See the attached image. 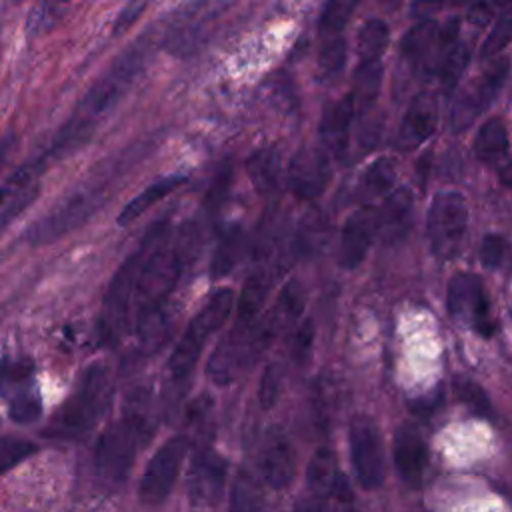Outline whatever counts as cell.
Listing matches in <instances>:
<instances>
[{
	"label": "cell",
	"mask_w": 512,
	"mask_h": 512,
	"mask_svg": "<svg viewBox=\"0 0 512 512\" xmlns=\"http://www.w3.org/2000/svg\"><path fill=\"white\" fill-rule=\"evenodd\" d=\"M512 40V14H504L498 18V22L492 26L490 34L482 42L480 56L486 60L496 58Z\"/></svg>",
	"instance_id": "d590c367"
},
{
	"label": "cell",
	"mask_w": 512,
	"mask_h": 512,
	"mask_svg": "<svg viewBox=\"0 0 512 512\" xmlns=\"http://www.w3.org/2000/svg\"><path fill=\"white\" fill-rule=\"evenodd\" d=\"M252 184L260 194H270L280 184V158L274 150L262 148L254 152L246 162Z\"/></svg>",
	"instance_id": "cb8c5ba5"
},
{
	"label": "cell",
	"mask_w": 512,
	"mask_h": 512,
	"mask_svg": "<svg viewBox=\"0 0 512 512\" xmlns=\"http://www.w3.org/2000/svg\"><path fill=\"white\" fill-rule=\"evenodd\" d=\"M294 512H328L324 498L320 496H308V498H300L294 506Z\"/></svg>",
	"instance_id": "f6af8a7d"
},
{
	"label": "cell",
	"mask_w": 512,
	"mask_h": 512,
	"mask_svg": "<svg viewBox=\"0 0 512 512\" xmlns=\"http://www.w3.org/2000/svg\"><path fill=\"white\" fill-rule=\"evenodd\" d=\"M346 62V42L340 38V34L324 36L320 54H318V68L324 76H334L342 70Z\"/></svg>",
	"instance_id": "e575fe53"
},
{
	"label": "cell",
	"mask_w": 512,
	"mask_h": 512,
	"mask_svg": "<svg viewBox=\"0 0 512 512\" xmlns=\"http://www.w3.org/2000/svg\"><path fill=\"white\" fill-rule=\"evenodd\" d=\"M224 478H226V460L218 452L210 448H202L194 456L188 472L190 498L196 504H204V506L214 504L220 498Z\"/></svg>",
	"instance_id": "4fadbf2b"
},
{
	"label": "cell",
	"mask_w": 512,
	"mask_h": 512,
	"mask_svg": "<svg viewBox=\"0 0 512 512\" xmlns=\"http://www.w3.org/2000/svg\"><path fill=\"white\" fill-rule=\"evenodd\" d=\"M442 42V32H440V26L436 24V20L432 18H424L422 22H418L414 28H410L406 32V36L402 38V54L404 58H408L412 64H422L426 62L428 58L434 56V68H436V52L434 48L440 46Z\"/></svg>",
	"instance_id": "ffe728a7"
},
{
	"label": "cell",
	"mask_w": 512,
	"mask_h": 512,
	"mask_svg": "<svg viewBox=\"0 0 512 512\" xmlns=\"http://www.w3.org/2000/svg\"><path fill=\"white\" fill-rule=\"evenodd\" d=\"M302 304H304V294H302V288L298 282H286L280 296H278V302H276V310L278 314L286 320V322H292L300 316L302 312Z\"/></svg>",
	"instance_id": "f35d334b"
},
{
	"label": "cell",
	"mask_w": 512,
	"mask_h": 512,
	"mask_svg": "<svg viewBox=\"0 0 512 512\" xmlns=\"http://www.w3.org/2000/svg\"><path fill=\"white\" fill-rule=\"evenodd\" d=\"M340 474L336 468L334 454L328 448H318L306 468V482L314 496L328 498L336 492Z\"/></svg>",
	"instance_id": "7402d4cb"
},
{
	"label": "cell",
	"mask_w": 512,
	"mask_h": 512,
	"mask_svg": "<svg viewBox=\"0 0 512 512\" xmlns=\"http://www.w3.org/2000/svg\"><path fill=\"white\" fill-rule=\"evenodd\" d=\"M148 424L136 414L114 420L94 446V470L106 484H120L130 474L138 452L146 444Z\"/></svg>",
	"instance_id": "277c9868"
},
{
	"label": "cell",
	"mask_w": 512,
	"mask_h": 512,
	"mask_svg": "<svg viewBox=\"0 0 512 512\" xmlns=\"http://www.w3.org/2000/svg\"><path fill=\"white\" fill-rule=\"evenodd\" d=\"M508 152V130L500 118H488L474 136V154L486 164L500 162Z\"/></svg>",
	"instance_id": "603a6c76"
},
{
	"label": "cell",
	"mask_w": 512,
	"mask_h": 512,
	"mask_svg": "<svg viewBox=\"0 0 512 512\" xmlns=\"http://www.w3.org/2000/svg\"><path fill=\"white\" fill-rule=\"evenodd\" d=\"M48 158L44 154H40L38 158L22 164L12 176H8L2 184H0V208H4L6 204H10L14 198H18L20 194H24L26 190L38 186V178L40 174L46 170L48 166Z\"/></svg>",
	"instance_id": "d4e9b609"
},
{
	"label": "cell",
	"mask_w": 512,
	"mask_h": 512,
	"mask_svg": "<svg viewBox=\"0 0 512 512\" xmlns=\"http://www.w3.org/2000/svg\"><path fill=\"white\" fill-rule=\"evenodd\" d=\"M462 2L466 0H414V12L420 16H428L438 8H444L448 4H462Z\"/></svg>",
	"instance_id": "ee69618b"
},
{
	"label": "cell",
	"mask_w": 512,
	"mask_h": 512,
	"mask_svg": "<svg viewBox=\"0 0 512 512\" xmlns=\"http://www.w3.org/2000/svg\"><path fill=\"white\" fill-rule=\"evenodd\" d=\"M438 124V100L432 92L422 90L418 92L400 122L398 130V146L402 150H412L428 140Z\"/></svg>",
	"instance_id": "9a60e30c"
},
{
	"label": "cell",
	"mask_w": 512,
	"mask_h": 512,
	"mask_svg": "<svg viewBox=\"0 0 512 512\" xmlns=\"http://www.w3.org/2000/svg\"><path fill=\"white\" fill-rule=\"evenodd\" d=\"M350 460L358 482L374 490L384 480V450L378 428L368 420H356L350 428Z\"/></svg>",
	"instance_id": "30bf717a"
},
{
	"label": "cell",
	"mask_w": 512,
	"mask_h": 512,
	"mask_svg": "<svg viewBox=\"0 0 512 512\" xmlns=\"http://www.w3.org/2000/svg\"><path fill=\"white\" fill-rule=\"evenodd\" d=\"M270 280L264 272H254L244 282L242 294L238 298V322L236 324H252L256 320V314L260 312L266 294H268Z\"/></svg>",
	"instance_id": "4316f807"
},
{
	"label": "cell",
	"mask_w": 512,
	"mask_h": 512,
	"mask_svg": "<svg viewBox=\"0 0 512 512\" xmlns=\"http://www.w3.org/2000/svg\"><path fill=\"white\" fill-rule=\"evenodd\" d=\"M136 160H130L128 156H122L110 164L106 170H98L90 180L80 184L72 194H68L50 214H46L42 220H38L30 232L28 240L32 244H44L52 242L54 238L68 234L72 228L82 224L98 206L104 202L110 186L114 184L116 178H120L130 164Z\"/></svg>",
	"instance_id": "3957f363"
},
{
	"label": "cell",
	"mask_w": 512,
	"mask_h": 512,
	"mask_svg": "<svg viewBox=\"0 0 512 512\" xmlns=\"http://www.w3.org/2000/svg\"><path fill=\"white\" fill-rule=\"evenodd\" d=\"M426 454L422 434L414 426L402 424L394 434V464L408 484H420L428 462Z\"/></svg>",
	"instance_id": "e0dca14e"
},
{
	"label": "cell",
	"mask_w": 512,
	"mask_h": 512,
	"mask_svg": "<svg viewBox=\"0 0 512 512\" xmlns=\"http://www.w3.org/2000/svg\"><path fill=\"white\" fill-rule=\"evenodd\" d=\"M34 450H36V446L28 440L2 436L0 438V474L14 468L22 460H26Z\"/></svg>",
	"instance_id": "8d00e7d4"
},
{
	"label": "cell",
	"mask_w": 512,
	"mask_h": 512,
	"mask_svg": "<svg viewBox=\"0 0 512 512\" xmlns=\"http://www.w3.org/2000/svg\"><path fill=\"white\" fill-rule=\"evenodd\" d=\"M260 472L268 486L282 490L286 488L296 472V454L292 442L282 430H270L264 438L260 458H258Z\"/></svg>",
	"instance_id": "5bb4252c"
},
{
	"label": "cell",
	"mask_w": 512,
	"mask_h": 512,
	"mask_svg": "<svg viewBox=\"0 0 512 512\" xmlns=\"http://www.w3.org/2000/svg\"><path fill=\"white\" fill-rule=\"evenodd\" d=\"M470 52L462 42H452L440 56L438 66H436V74L440 76V82L444 84L446 90H452L456 86V82L460 80L466 64H468Z\"/></svg>",
	"instance_id": "83f0119b"
},
{
	"label": "cell",
	"mask_w": 512,
	"mask_h": 512,
	"mask_svg": "<svg viewBox=\"0 0 512 512\" xmlns=\"http://www.w3.org/2000/svg\"><path fill=\"white\" fill-rule=\"evenodd\" d=\"M456 392L460 394L462 402L470 406V410H474L476 414H488L490 412V402L486 398V394L482 392V388L470 380H458L456 384Z\"/></svg>",
	"instance_id": "ab89813d"
},
{
	"label": "cell",
	"mask_w": 512,
	"mask_h": 512,
	"mask_svg": "<svg viewBox=\"0 0 512 512\" xmlns=\"http://www.w3.org/2000/svg\"><path fill=\"white\" fill-rule=\"evenodd\" d=\"M378 232L376 212L372 208H360L352 212L342 228L340 264L344 268H356L364 258Z\"/></svg>",
	"instance_id": "2e32d148"
},
{
	"label": "cell",
	"mask_w": 512,
	"mask_h": 512,
	"mask_svg": "<svg viewBox=\"0 0 512 512\" xmlns=\"http://www.w3.org/2000/svg\"><path fill=\"white\" fill-rule=\"evenodd\" d=\"M14 146H16V138H14L12 132H8V134H4V136L0 138V170H2V166L6 164V160H8L10 152L14 150Z\"/></svg>",
	"instance_id": "bcb514c9"
},
{
	"label": "cell",
	"mask_w": 512,
	"mask_h": 512,
	"mask_svg": "<svg viewBox=\"0 0 512 512\" xmlns=\"http://www.w3.org/2000/svg\"><path fill=\"white\" fill-rule=\"evenodd\" d=\"M354 112H356V102L352 94L340 98L338 102L330 104V108H326L320 122V138L326 154L340 158L346 152Z\"/></svg>",
	"instance_id": "ac0fdd59"
},
{
	"label": "cell",
	"mask_w": 512,
	"mask_h": 512,
	"mask_svg": "<svg viewBox=\"0 0 512 512\" xmlns=\"http://www.w3.org/2000/svg\"><path fill=\"white\" fill-rule=\"evenodd\" d=\"M396 180V168L394 162L388 158H378L368 166V170L362 176V188L370 196L388 194Z\"/></svg>",
	"instance_id": "f546056e"
},
{
	"label": "cell",
	"mask_w": 512,
	"mask_h": 512,
	"mask_svg": "<svg viewBox=\"0 0 512 512\" xmlns=\"http://www.w3.org/2000/svg\"><path fill=\"white\" fill-rule=\"evenodd\" d=\"M12 2H20V0H12Z\"/></svg>",
	"instance_id": "c3c4849f"
},
{
	"label": "cell",
	"mask_w": 512,
	"mask_h": 512,
	"mask_svg": "<svg viewBox=\"0 0 512 512\" xmlns=\"http://www.w3.org/2000/svg\"><path fill=\"white\" fill-rule=\"evenodd\" d=\"M412 216V194L406 188L394 190L382 204V208L376 212L378 232L388 242H394L402 238L408 232Z\"/></svg>",
	"instance_id": "d6986e66"
},
{
	"label": "cell",
	"mask_w": 512,
	"mask_h": 512,
	"mask_svg": "<svg viewBox=\"0 0 512 512\" xmlns=\"http://www.w3.org/2000/svg\"><path fill=\"white\" fill-rule=\"evenodd\" d=\"M280 390H282V368L278 364H268L262 372L260 388H258L260 406L264 410H270L280 398Z\"/></svg>",
	"instance_id": "74e56055"
},
{
	"label": "cell",
	"mask_w": 512,
	"mask_h": 512,
	"mask_svg": "<svg viewBox=\"0 0 512 512\" xmlns=\"http://www.w3.org/2000/svg\"><path fill=\"white\" fill-rule=\"evenodd\" d=\"M388 38H390V30H388L386 22H382L378 18L366 20L358 30V58H360V64L378 62L380 56L384 54L386 46H388Z\"/></svg>",
	"instance_id": "484cf974"
},
{
	"label": "cell",
	"mask_w": 512,
	"mask_h": 512,
	"mask_svg": "<svg viewBox=\"0 0 512 512\" xmlns=\"http://www.w3.org/2000/svg\"><path fill=\"white\" fill-rule=\"evenodd\" d=\"M448 310L452 316H470L484 336L494 332L490 306L478 278L470 274H456L448 284Z\"/></svg>",
	"instance_id": "7c38bea8"
},
{
	"label": "cell",
	"mask_w": 512,
	"mask_h": 512,
	"mask_svg": "<svg viewBox=\"0 0 512 512\" xmlns=\"http://www.w3.org/2000/svg\"><path fill=\"white\" fill-rule=\"evenodd\" d=\"M468 226V206L462 194L458 192H438L428 210V240L432 252L448 260L452 258L462 244Z\"/></svg>",
	"instance_id": "8992f818"
},
{
	"label": "cell",
	"mask_w": 512,
	"mask_h": 512,
	"mask_svg": "<svg viewBox=\"0 0 512 512\" xmlns=\"http://www.w3.org/2000/svg\"><path fill=\"white\" fill-rule=\"evenodd\" d=\"M112 400V376L106 364L88 366L70 396L52 414L44 436L56 440H76L94 430Z\"/></svg>",
	"instance_id": "7a4b0ae2"
},
{
	"label": "cell",
	"mask_w": 512,
	"mask_h": 512,
	"mask_svg": "<svg viewBox=\"0 0 512 512\" xmlns=\"http://www.w3.org/2000/svg\"><path fill=\"white\" fill-rule=\"evenodd\" d=\"M150 50V40L140 38L110 64V68L90 86L70 118L54 136L50 148L44 152L48 162L74 152L90 140L100 122L108 118V114L132 88L136 78L144 72L150 60Z\"/></svg>",
	"instance_id": "6da1fadb"
},
{
	"label": "cell",
	"mask_w": 512,
	"mask_h": 512,
	"mask_svg": "<svg viewBox=\"0 0 512 512\" xmlns=\"http://www.w3.org/2000/svg\"><path fill=\"white\" fill-rule=\"evenodd\" d=\"M0 396L6 400L10 416L18 422H32L40 414V396L28 360L0 362Z\"/></svg>",
	"instance_id": "9c48e42d"
},
{
	"label": "cell",
	"mask_w": 512,
	"mask_h": 512,
	"mask_svg": "<svg viewBox=\"0 0 512 512\" xmlns=\"http://www.w3.org/2000/svg\"><path fill=\"white\" fill-rule=\"evenodd\" d=\"M508 58H496L466 90L460 92L452 110V128L466 130L498 96L508 76Z\"/></svg>",
	"instance_id": "ba28073f"
},
{
	"label": "cell",
	"mask_w": 512,
	"mask_h": 512,
	"mask_svg": "<svg viewBox=\"0 0 512 512\" xmlns=\"http://www.w3.org/2000/svg\"><path fill=\"white\" fill-rule=\"evenodd\" d=\"M240 252H242V230L238 226H232L218 240L214 258H212V276L228 274L234 268Z\"/></svg>",
	"instance_id": "f1b7e54d"
},
{
	"label": "cell",
	"mask_w": 512,
	"mask_h": 512,
	"mask_svg": "<svg viewBox=\"0 0 512 512\" xmlns=\"http://www.w3.org/2000/svg\"><path fill=\"white\" fill-rule=\"evenodd\" d=\"M186 182V176L174 174V176H166L160 178L156 182H152L148 188H144L138 196H134L118 214V224L126 226L130 222H134L136 218H140L146 210H150L156 202H160L162 198H166L170 192H174L180 184Z\"/></svg>",
	"instance_id": "44dd1931"
},
{
	"label": "cell",
	"mask_w": 512,
	"mask_h": 512,
	"mask_svg": "<svg viewBox=\"0 0 512 512\" xmlns=\"http://www.w3.org/2000/svg\"><path fill=\"white\" fill-rule=\"evenodd\" d=\"M146 4H148V0H128L126 6L120 10L116 22H114V28H112L114 34L118 36L124 30H128L140 18V14L146 10Z\"/></svg>",
	"instance_id": "b9f144b4"
},
{
	"label": "cell",
	"mask_w": 512,
	"mask_h": 512,
	"mask_svg": "<svg viewBox=\"0 0 512 512\" xmlns=\"http://www.w3.org/2000/svg\"><path fill=\"white\" fill-rule=\"evenodd\" d=\"M186 454L188 440L184 436H172L154 452L138 488V496L144 504H158L170 494Z\"/></svg>",
	"instance_id": "52a82bcc"
},
{
	"label": "cell",
	"mask_w": 512,
	"mask_h": 512,
	"mask_svg": "<svg viewBox=\"0 0 512 512\" xmlns=\"http://www.w3.org/2000/svg\"><path fill=\"white\" fill-rule=\"evenodd\" d=\"M230 512H264L258 486L248 474H238L234 482Z\"/></svg>",
	"instance_id": "1f68e13d"
},
{
	"label": "cell",
	"mask_w": 512,
	"mask_h": 512,
	"mask_svg": "<svg viewBox=\"0 0 512 512\" xmlns=\"http://www.w3.org/2000/svg\"><path fill=\"white\" fill-rule=\"evenodd\" d=\"M500 182L504 186H512V162H508L502 170H500Z\"/></svg>",
	"instance_id": "7dc6e473"
},
{
	"label": "cell",
	"mask_w": 512,
	"mask_h": 512,
	"mask_svg": "<svg viewBox=\"0 0 512 512\" xmlns=\"http://www.w3.org/2000/svg\"><path fill=\"white\" fill-rule=\"evenodd\" d=\"M330 180V160L324 148H300L288 166V184L302 200L318 198Z\"/></svg>",
	"instance_id": "8fae6325"
},
{
	"label": "cell",
	"mask_w": 512,
	"mask_h": 512,
	"mask_svg": "<svg viewBox=\"0 0 512 512\" xmlns=\"http://www.w3.org/2000/svg\"><path fill=\"white\" fill-rule=\"evenodd\" d=\"M234 306V292L230 288H220L212 292L208 302L190 320L184 334L180 336L176 348L170 354L168 370L172 378H184L194 368L198 356L204 350L208 338L228 320Z\"/></svg>",
	"instance_id": "5b68a950"
},
{
	"label": "cell",
	"mask_w": 512,
	"mask_h": 512,
	"mask_svg": "<svg viewBox=\"0 0 512 512\" xmlns=\"http://www.w3.org/2000/svg\"><path fill=\"white\" fill-rule=\"evenodd\" d=\"M312 334H314L312 324H310L308 320L302 322V326L298 328V332H296V336H294V344H292L294 356H296L298 360H304V358L308 356L310 344H312Z\"/></svg>",
	"instance_id": "7bdbcfd3"
},
{
	"label": "cell",
	"mask_w": 512,
	"mask_h": 512,
	"mask_svg": "<svg viewBox=\"0 0 512 512\" xmlns=\"http://www.w3.org/2000/svg\"><path fill=\"white\" fill-rule=\"evenodd\" d=\"M382 80V64L378 62H368L360 64L356 72V90H354V100H358L362 106H368L376 100L378 88Z\"/></svg>",
	"instance_id": "d6a6232c"
},
{
	"label": "cell",
	"mask_w": 512,
	"mask_h": 512,
	"mask_svg": "<svg viewBox=\"0 0 512 512\" xmlns=\"http://www.w3.org/2000/svg\"><path fill=\"white\" fill-rule=\"evenodd\" d=\"M72 0H42L34 12H30L28 20V34H44L56 26V22L62 16L64 6H68Z\"/></svg>",
	"instance_id": "836d02e7"
},
{
	"label": "cell",
	"mask_w": 512,
	"mask_h": 512,
	"mask_svg": "<svg viewBox=\"0 0 512 512\" xmlns=\"http://www.w3.org/2000/svg\"><path fill=\"white\" fill-rule=\"evenodd\" d=\"M360 0H328L320 16V34L334 36L348 24Z\"/></svg>",
	"instance_id": "4dcf8cb0"
},
{
	"label": "cell",
	"mask_w": 512,
	"mask_h": 512,
	"mask_svg": "<svg viewBox=\"0 0 512 512\" xmlns=\"http://www.w3.org/2000/svg\"><path fill=\"white\" fill-rule=\"evenodd\" d=\"M506 244L504 238L498 234H486L480 246V260L486 268H496L502 262Z\"/></svg>",
	"instance_id": "60d3db41"
}]
</instances>
